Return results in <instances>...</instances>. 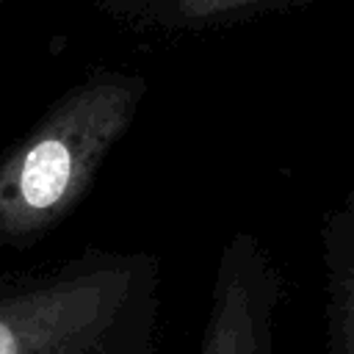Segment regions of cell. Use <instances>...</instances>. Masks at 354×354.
<instances>
[{"mask_svg":"<svg viewBox=\"0 0 354 354\" xmlns=\"http://www.w3.org/2000/svg\"><path fill=\"white\" fill-rule=\"evenodd\" d=\"M160 304L149 252L86 249L0 274V354H155Z\"/></svg>","mask_w":354,"mask_h":354,"instance_id":"1","label":"cell"},{"mask_svg":"<svg viewBox=\"0 0 354 354\" xmlns=\"http://www.w3.org/2000/svg\"><path fill=\"white\" fill-rule=\"evenodd\" d=\"M144 94L138 75L94 72L0 155V249L36 243L83 202Z\"/></svg>","mask_w":354,"mask_h":354,"instance_id":"2","label":"cell"},{"mask_svg":"<svg viewBox=\"0 0 354 354\" xmlns=\"http://www.w3.org/2000/svg\"><path fill=\"white\" fill-rule=\"evenodd\" d=\"M285 296L282 268L252 232L224 241L196 354H274Z\"/></svg>","mask_w":354,"mask_h":354,"instance_id":"3","label":"cell"},{"mask_svg":"<svg viewBox=\"0 0 354 354\" xmlns=\"http://www.w3.org/2000/svg\"><path fill=\"white\" fill-rule=\"evenodd\" d=\"M326 354H354V185L321 230Z\"/></svg>","mask_w":354,"mask_h":354,"instance_id":"4","label":"cell"},{"mask_svg":"<svg viewBox=\"0 0 354 354\" xmlns=\"http://www.w3.org/2000/svg\"><path fill=\"white\" fill-rule=\"evenodd\" d=\"M254 3H263V0H177V11L183 19H210L218 14L241 11Z\"/></svg>","mask_w":354,"mask_h":354,"instance_id":"5","label":"cell"}]
</instances>
